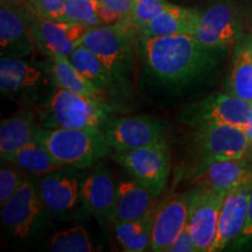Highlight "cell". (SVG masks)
Listing matches in <instances>:
<instances>
[{
	"mask_svg": "<svg viewBox=\"0 0 252 252\" xmlns=\"http://www.w3.org/2000/svg\"><path fill=\"white\" fill-rule=\"evenodd\" d=\"M150 71L168 84H185L212 71L226 47H212L191 34L141 36Z\"/></svg>",
	"mask_w": 252,
	"mask_h": 252,
	"instance_id": "cell-1",
	"label": "cell"
},
{
	"mask_svg": "<svg viewBox=\"0 0 252 252\" xmlns=\"http://www.w3.org/2000/svg\"><path fill=\"white\" fill-rule=\"evenodd\" d=\"M36 140L56 161L78 169L91 168L111 150L99 128L40 127Z\"/></svg>",
	"mask_w": 252,
	"mask_h": 252,
	"instance_id": "cell-2",
	"label": "cell"
},
{
	"mask_svg": "<svg viewBox=\"0 0 252 252\" xmlns=\"http://www.w3.org/2000/svg\"><path fill=\"white\" fill-rule=\"evenodd\" d=\"M135 30L128 18L109 26L90 28L82 45L98 56L111 75L117 91L126 94L130 90V76L133 64L130 35Z\"/></svg>",
	"mask_w": 252,
	"mask_h": 252,
	"instance_id": "cell-3",
	"label": "cell"
},
{
	"mask_svg": "<svg viewBox=\"0 0 252 252\" xmlns=\"http://www.w3.org/2000/svg\"><path fill=\"white\" fill-rule=\"evenodd\" d=\"M108 103L59 88L47 104L45 127L99 128L110 121Z\"/></svg>",
	"mask_w": 252,
	"mask_h": 252,
	"instance_id": "cell-4",
	"label": "cell"
},
{
	"mask_svg": "<svg viewBox=\"0 0 252 252\" xmlns=\"http://www.w3.org/2000/svg\"><path fill=\"white\" fill-rule=\"evenodd\" d=\"M113 159L156 197L166 189L171 173V156L166 139L139 149L115 152Z\"/></svg>",
	"mask_w": 252,
	"mask_h": 252,
	"instance_id": "cell-5",
	"label": "cell"
},
{
	"mask_svg": "<svg viewBox=\"0 0 252 252\" xmlns=\"http://www.w3.org/2000/svg\"><path fill=\"white\" fill-rule=\"evenodd\" d=\"M195 127L194 139L201 162L250 158V144L242 127L215 123H206Z\"/></svg>",
	"mask_w": 252,
	"mask_h": 252,
	"instance_id": "cell-6",
	"label": "cell"
},
{
	"mask_svg": "<svg viewBox=\"0 0 252 252\" xmlns=\"http://www.w3.org/2000/svg\"><path fill=\"white\" fill-rule=\"evenodd\" d=\"M252 112V103L226 93H216L191 104L182 113V121L191 126L206 123L243 128Z\"/></svg>",
	"mask_w": 252,
	"mask_h": 252,
	"instance_id": "cell-7",
	"label": "cell"
},
{
	"mask_svg": "<svg viewBox=\"0 0 252 252\" xmlns=\"http://www.w3.org/2000/svg\"><path fill=\"white\" fill-rule=\"evenodd\" d=\"M32 8V6H31ZM32 31L35 46L48 58H70L90 30L84 25L70 21L50 20L41 17L32 8Z\"/></svg>",
	"mask_w": 252,
	"mask_h": 252,
	"instance_id": "cell-8",
	"label": "cell"
},
{
	"mask_svg": "<svg viewBox=\"0 0 252 252\" xmlns=\"http://www.w3.org/2000/svg\"><path fill=\"white\" fill-rule=\"evenodd\" d=\"M103 133L115 152L139 149L165 139L162 123L145 115L110 119L104 125Z\"/></svg>",
	"mask_w": 252,
	"mask_h": 252,
	"instance_id": "cell-9",
	"label": "cell"
},
{
	"mask_svg": "<svg viewBox=\"0 0 252 252\" xmlns=\"http://www.w3.org/2000/svg\"><path fill=\"white\" fill-rule=\"evenodd\" d=\"M20 5L7 0H1V8H0L1 56L21 59L33 52L35 41L32 31L31 4H28L26 8Z\"/></svg>",
	"mask_w": 252,
	"mask_h": 252,
	"instance_id": "cell-10",
	"label": "cell"
},
{
	"mask_svg": "<svg viewBox=\"0 0 252 252\" xmlns=\"http://www.w3.org/2000/svg\"><path fill=\"white\" fill-rule=\"evenodd\" d=\"M45 209L39 188L32 181L26 180L1 204V220L14 237L24 239L32 235Z\"/></svg>",
	"mask_w": 252,
	"mask_h": 252,
	"instance_id": "cell-11",
	"label": "cell"
},
{
	"mask_svg": "<svg viewBox=\"0 0 252 252\" xmlns=\"http://www.w3.org/2000/svg\"><path fill=\"white\" fill-rule=\"evenodd\" d=\"M197 188L174 196L154 213L150 250L168 251L171 244L188 224Z\"/></svg>",
	"mask_w": 252,
	"mask_h": 252,
	"instance_id": "cell-12",
	"label": "cell"
},
{
	"mask_svg": "<svg viewBox=\"0 0 252 252\" xmlns=\"http://www.w3.org/2000/svg\"><path fill=\"white\" fill-rule=\"evenodd\" d=\"M242 35L237 8L230 1H219L202 12L195 36L212 47H228Z\"/></svg>",
	"mask_w": 252,
	"mask_h": 252,
	"instance_id": "cell-13",
	"label": "cell"
},
{
	"mask_svg": "<svg viewBox=\"0 0 252 252\" xmlns=\"http://www.w3.org/2000/svg\"><path fill=\"white\" fill-rule=\"evenodd\" d=\"M193 184L225 194L252 187V163L248 159L203 161L195 172Z\"/></svg>",
	"mask_w": 252,
	"mask_h": 252,
	"instance_id": "cell-14",
	"label": "cell"
},
{
	"mask_svg": "<svg viewBox=\"0 0 252 252\" xmlns=\"http://www.w3.org/2000/svg\"><path fill=\"white\" fill-rule=\"evenodd\" d=\"M225 193L197 187L188 228L196 244L197 252H210L215 241L220 209Z\"/></svg>",
	"mask_w": 252,
	"mask_h": 252,
	"instance_id": "cell-15",
	"label": "cell"
},
{
	"mask_svg": "<svg viewBox=\"0 0 252 252\" xmlns=\"http://www.w3.org/2000/svg\"><path fill=\"white\" fill-rule=\"evenodd\" d=\"M252 187L235 189L224 195L220 209L216 237L210 252L222 251L241 235L248 215V204Z\"/></svg>",
	"mask_w": 252,
	"mask_h": 252,
	"instance_id": "cell-16",
	"label": "cell"
},
{
	"mask_svg": "<svg viewBox=\"0 0 252 252\" xmlns=\"http://www.w3.org/2000/svg\"><path fill=\"white\" fill-rule=\"evenodd\" d=\"M82 201L87 210L99 220L112 223L117 185L112 174L103 165L97 166L82 181Z\"/></svg>",
	"mask_w": 252,
	"mask_h": 252,
	"instance_id": "cell-17",
	"label": "cell"
},
{
	"mask_svg": "<svg viewBox=\"0 0 252 252\" xmlns=\"http://www.w3.org/2000/svg\"><path fill=\"white\" fill-rule=\"evenodd\" d=\"M63 169L47 174L39 184L41 200L53 214L71 212L82 201V182Z\"/></svg>",
	"mask_w": 252,
	"mask_h": 252,
	"instance_id": "cell-18",
	"label": "cell"
},
{
	"mask_svg": "<svg viewBox=\"0 0 252 252\" xmlns=\"http://www.w3.org/2000/svg\"><path fill=\"white\" fill-rule=\"evenodd\" d=\"M156 196L135 179L122 180L117 185L112 223L140 220L153 214Z\"/></svg>",
	"mask_w": 252,
	"mask_h": 252,
	"instance_id": "cell-19",
	"label": "cell"
},
{
	"mask_svg": "<svg viewBox=\"0 0 252 252\" xmlns=\"http://www.w3.org/2000/svg\"><path fill=\"white\" fill-rule=\"evenodd\" d=\"M201 13L196 9L168 4L139 31L141 36H165L176 34L195 35Z\"/></svg>",
	"mask_w": 252,
	"mask_h": 252,
	"instance_id": "cell-20",
	"label": "cell"
},
{
	"mask_svg": "<svg viewBox=\"0 0 252 252\" xmlns=\"http://www.w3.org/2000/svg\"><path fill=\"white\" fill-rule=\"evenodd\" d=\"M45 82L41 69L18 58L1 56L0 60V89L4 94H20Z\"/></svg>",
	"mask_w": 252,
	"mask_h": 252,
	"instance_id": "cell-21",
	"label": "cell"
},
{
	"mask_svg": "<svg viewBox=\"0 0 252 252\" xmlns=\"http://www.w3.org/2000/svg\"><path fill=\"white\" fill-rule=\"evenodd\" d=\"M49 65V74L58 88L74 93L84 94L91 98L106 103L105 91L94 84V82L84 77L76 68L72 65L69 58L64 56H52Z\"/></svg>",
	"mask_w": 252,
	"mask_h": 252,
	"instance_id": "cell-22",
	"label": "cell"
},
{
	"mask_svg": "<svg viewBox=\"0 0 252 252\" xmlns=\"http://www.w3.org/2000/svg\"><path fill=\"white\" fill-rule=\"evenodd\" d=\"M39 126L27 112H19L2 119L0 124V156L4 159L9 154L36 139Z\"/></svg>",
	"mask_w": 252,
	"mask_h": 252,
	"instance_id": "cell-23",
	"label": "cell"
},
{
	"mask_svg": "<svg viewBox=\"0 0 252 252\" xmlns=\"http://www.w3.org/2000/svg\"><path fill=\"white\" fill-rule=\"evenodd\" d=\"M226 93L252 103V35L248 36L236 50Z\"/></svg>",
	"mask_w": 252,
	"mask_h": 252,
	"instance_id": "cell-24",
	"label": "cell"
},
{
	"mask_svg": "<svg viewBox=\"0 0 252 252\" xmlns=\"http://www.w3.org/2000/svg\"><path fill=\"white\" fill-rule=\"evenodd\" d=\"M4 159L14 163L21 171L34 175H47L60 169L67 168L62 163L56 161L48 150L36 139L25 145Z\"/></svg>",
	"mask_w": 252,
	"mask_h": 252,
	"instance_id": "cell-25",
	"label": "cell"
},
{
	"mask_svg": "<svg viewBox=\"0 0 252 252\" xmlns=\"http://www.w3.org/2000/svg\"><path fill=\"white\" fill-rule=\"evenodd\" d=\"M154 213L140 220L113 223L116 239L124 251L143 252L150 249Z\"/></svg>",
	"mask_w": 252,
	"mask_h": 252,
	"instance_id": "cell-26",
	"label": "cell"
},
{
	"mask_svg": "<svg viewBox=\"0 0 252 252\" xmlns=\"http://www.w3.org/2000/svg\"><path fill=\"white\" fill-rule=\"evenodd\" d=\"M70 62L75 68L87 77L88 80L94 82V84L102 88L104 90L117 91L115 82H113L111 75L93 50L88 48L84 45H81L74 50L70 55Z\"/></svg>",
	"mask_w": 252,
	"mask_h": 252,
	"instance_id": "cell-27",
	"label": "cell"
},
{
	"mask_svg": "<svg viewBox=\"0 0 252 252\" xmlns=\"http://www.w3.org/2000/svg\"><path fill=\"white\" fill-rule=\"evenodd\" d=\"M49 249L54 252L94 251L90 236L83 226H74L55 234L50 241Z\"/></svg>",
	"mask_w": 252,
	"mask_h": 252,
	"instance_id": "cell-28",
	"label": "cell"
},
{
	"mask_svg": "<svg viewBox=\"0 0 252 252\" xmlns=\"http://www.w3.org/2000/svg\"><path fill=\"white\" fill-rule=\"evenodd\" d=\"M98 0H67L65 21L94 28L102 26L98 18Z\"/></svg>",
	"mask_w": 252,
	"mask_h": 252,
	"instance_id": "cell-29",
	"label": "cell"
},
{
	"mask_svg": "<svg viewBox=\"0 0 252 252\" xmlns=\"http://www.w3.org/2000/svg\"><path fill=\"white\" fill-rule=\"evenodd\" d=\"M21 169L8 160L1 159L0 168V203H5L25 181Z\"/></svg>",
	"mask_w": 252,
	"mask_h": 252,
	"instance_id": "cell-30",
	"label": "cell"
},
{
	"mask_svg": "<svg viewBox=\"0 0 252 252\" xmlns=\"http://www.w3.org/2000/svg\"><path fill=\"white\" fill-rule=\"evenodd\" d=\"M168 4L169 2L167 0H134L133 9L128 17V20L135 30L140 31Z\"/></svg>",
	"mask_w": 252,
	"mask_h": 252,
	"instance_id": "cell-31",
	"label": "cell"
},
{
	"mask_svg": "<svg viewBox=\"0 0 252 252\" xmlns=\"http://www.w3.org/2000/svg\"><path fill=\"white\" fill-rule=\"evenodd\" d=\"M67 0H31V6L41 17L50 20L65 21Z\"/></svg>",
	"mask_w": 252,
	"mask_h": 252,
	"instance_id": "cell-32",
	"label": "cell"
},
{
	"mask_svg": "<svg viewBox=\"0 0 252 252\" xmlns=\"http://www.w3.org/2000/svg\"><path fill=\"white\" fill-rule=\"evenodd\" d=\"M167 252H197L196 244L188 225L179 234Z\"/></svg>",
	"mask_w": 252,
	"mask_h": 252,
	"instance_id": "cell-33",
	"label": "cell"
},
{
	"mask_svg": "<svg viewBox=\"0 0 252 252\" xmlns=\"http://www.w3.org/2000/svg\"><path fill=\"white\" fill-rule=\"evenodd\" d=\"M252 243V190L249 197V204H248V215L247 220H245V225L243 230H242L241 235L235 241L236 248H242L244 245H248Z\"/></svg>",
	"mask_w": 252,
	"mask_h": 252,
	"instance_id": "cell-34",
	"label": "cell"
},
{
	"mask_svg": "<svg viewBox=\"0 0 252 252\" xmlns=\"http://www.w3.org/2000/svg\"><path fill=\"white\" fill-rule=\"evenodd\" d=\"M103 5L121 15L123 19L128 18L133 9L134 0H99Z\"/></svg>",
	"mask_w": 252,
	"mask_h": 252,
	"instance_id": "cell-35",
	"label": "cell"
},
{
	"mask_svg": "<svg viewBox=\"0 0 252 252\" xmlns=\"http://www.w3.org/2000/svg\"><path fill=\"white\" fill-rule=\"evenodd\" d=\"M99 1V0H98ZM98 18L102 26H109V25H115L121 23L123 18L121 15L111 11V9L106 7L105 5H103L102 2H98Z\"/></svg>",
	"mask_w": 252,
	"mask_h": 252,
	"instance_id": "cell-36",
	"label": "cell"
},
{
	"mask_svg": "<svg viewBox=\"0 0 252 252\" xmlns=\"http://www.w3.org/2000/svg\"><path fill=\"white\" fill-rule=\"evenodd\" d=\"M243 130L245 132V135H247L248 140H249V144H250V151H251V156L252 157V112L250 115V117H249L247 124L243 127Z\"/></svg>",
	"mask_w": 252,
	"mask_h": 252,
	"instance_id": "cell-37",
	"label": "cell"
},
{
	"mask_svg": "<svg viewBox=\"0 0 252 252\" xmlns=\"http://www.w3.org/2000/svg\"><path fill=\"white\" fill-rule=\"evenodd\" d=\"M7 1H11V2H14V4H30L31 0H7Z\"/></svg>",
	"mask_w": 252,
	"mask_h": 252,
	"instance_id": "cell-38",
	"label": "cell"
}]
</instances>
